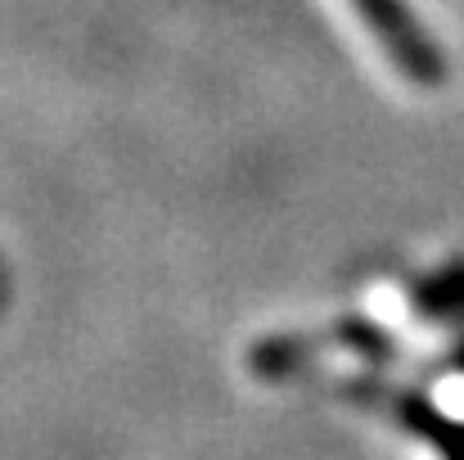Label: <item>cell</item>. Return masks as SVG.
Here are the masks:
<instances>
[{"label":"cell","mask_w":464,"mask_h":460,"mask_svg":"<svg viewBox=\"0 0 464 460\" xmlns=\"http://www.w3.org/2000/svg\"><path fill=\"white\" fill-rule=\"evenodd\" d=\"M356 9H361L365 27L379 36V45L388 50V59L397 64V73H406L420 86L442 82V54L401 0H356Z\"/></svg>","instance_id":"6da1fadb"}]
</instances>
